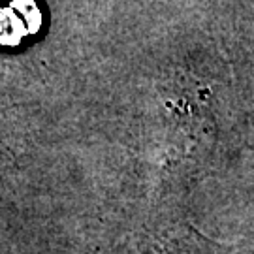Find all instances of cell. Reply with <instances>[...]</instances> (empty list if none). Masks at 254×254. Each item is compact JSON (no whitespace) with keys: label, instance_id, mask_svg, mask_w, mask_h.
<instances>
[{"label":"cell","instance_id":"obj_1","mask_svg":"<svg viewBox=\"0 0 254 254\" xmlns=\"http://www.w3.org/2000/svg\"><path fill=\"white\" fill-rule=\"evenodd\" d=\"M42 25L40 9L32 0H13L0 6V46H17Z\"/></svg>","mask_w":254,"mask_h":254}]
</instances>
